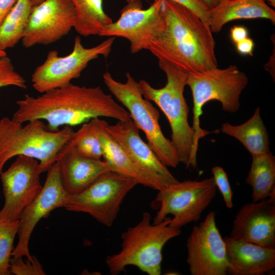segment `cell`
<instances>
[{"label":"cell","mask_w":275,"mask_h":275,"mask_svg":"<svg viewBox=\"0 0 275 275\" xmlns=\"http://www.w3.org/2000/svg\"><path fill=\"white\" fill-rule=\"evenodd\" d=\"M110 135L120 144L138 167L152 181L155 190L160 191L179 181L141 138L132 120L106 123Z\"/></svg>","instance_id":"obj_16"},{"label":"cell","mask_w":275,"mask_h":275,"mask_svg":"<svg viewBox=\"0 0 275 275\" xmlns=\"http://www.w3.org/2000/svg\"><path fill=\"white\" fill-rule=\"evenodd\" d=\"M246 183L252 188V202L267 198L275 190V157L270 151L252 155Z\"/></svg>","instance_id":"obj_23"},{"label":"cell","mask_w":275,"mask_h":275,"mask_svg":"<svg viewBox=\"0 0 275 275\" xmlns=\"http://www.w3.org/2000/svg\"><path fill=\"white\" fill-rule=\"evenodd\" d=\"M115 40L111 37L90 48L85 47L79 36L74 39L73 48L69 54L61 57L56 50L49 51L43 63L32 75L33 88L43 93L65 87L80 76L82 71L92 60L102 56L107 58Z\"/></svg>","instance_id":"obj_10"},{"label":"cell","mask_w":275,"mask_h":275,"mask_svg":"<svg viewBox=\"0 0 275 275\" xmlns=\"http://www.w3.org/2000/svg\"><path fill=\"white\" fill-rule=\"evenodd\" d=\"M207 9H211L216 6L223 0H198Z\"/></svg>","instance_id":"obj_35"},{"label":"cell","mask_w":275,"mask_h":275,"mask_svg":"<svg viewBox=\"0 0 275 275\" xmlns=\"http://www.w3.org/2000/svg\"><path fill=\"white\" fill-rule=\"evenodd\" d=\"M170 220L167 217L157 224L151 223L150 214L144 212L136 225L122 233L120 251L106 257L111 274H119L126 267L134 266L149 275L160 274L163 248L181 232L170 225Z\"/></svg>","instance_id":"obj_3"},{"label":"cell","mask_w":275,"mask_h":275,"mask_svg":"<svg viewBox=\"0 0 275 275\" xmlns=\"http://www.w3.org/2000/svg\"><path fill=\"white\" fill-rule=\"evenodd\" d=\"M188 8L194 12L201 19L208 25L206 20L207 11L208 10L198 0H170ZM209 26V25H208Z\"/></svg>","instance_id":"obj_31"},{"label":"cell","mask_w":275,"mask_h":275,"mask_svg":"<svg viewBox=\"0 0 275 275\" xmlns=\"http://www.w3.org/2000/svg\"><path fill=\"white\" fill-rule=\"evenodd\" d=\"M17 0H0V25Z\"/></svg>","instance_id":"obj_34"},{"label":"cell","mask_w":275,"mask_h":275,"mask_svg":"<svg viewBox=\"0 0 275 275\" xmlns=\"http://www.w3.org/2000/svg\"><path fill=\"white\" fill-rule=\"evenodd\" d=\"M9 270L11 274L15 275H44L43 267L35 256L31 259L22 257H13L10 260Z\"/></svg>","instance_id":"obj_29"},{"label":"cell","mask_w":275,"mask_h":275,"mask_svg":"<svg viewBox=\"0 0 275 275\" xmlns=\"http://www.w3.org/2000/svg\"><path fill=\"white\" fill-rule=\"evenodd\" d=\"M126 81L115 80L109 72L103 74V81L112 94L127 109L130 119L144 133L147 144L167 167L175 168L179 161L176 149L163 134L159 123L160 114L151 101L145 99L138 82L129 72Z\"/></svg>","instance_id":"obj_7"},{"label":"cell","mask_w":275,"mask_h":275,"mask_svg":"<svg viewBox=\"0 0 275 275\" xmlns=\"http://www.w3.org/2000/svg\"><path fill=\"white\" fill-rule=\"evenodd\" d=\"M26 80L16 70L11 60L7 56L0 57V88L12 86L26 88Z\"/></svg>","instance_id":"obj_28"},{"label":"cell","mask_w":275,"mask_h":275,"mask_svg":"<svg viewBox=\"0 0 275 275\" xmlns=\"http://www.w3.org/2000/svg\"><path fill=\"white\" fill-rule=\"evenodd\" d=\"M216 194L213 177L172 184L158 191L155 201L159 208L153 223L157 224L169 215H172L170 225L174 228H181L191 222H197Z\"/></svg>","instance_id":"obj_9"},{"label":"cell","mask_w":275,"mask_h":275,"mask_svg":"<svg viewBox=\"0 0 275 275\" xmlns=\"http://www.w3.org/2000/svg\"><path fill=\"white\" fill-rule=\"evenodd\" d=\"M270 5L273 7H275V0H265Z\"/></svg>","instance_id":"obj_37"},{"label":"cell","mask_w":275,"mask_h":275,"mask_svg":"<svg viewBox=\"0 0 275 275\" xmlns=\"http://www.w3.org/2000/svg\"><path fill=\"white\" fill-rule=\"evenodd\" d=\"M186 246V262L191 275H226L228 272L226 244L217 227L214 211L193 227Z\"/></svg>","instance_id":"obj_12"},{"label":"cell","mask_w":275,"mask_h":275,"mask_svg":"<svg viewBox=\"0 0 275 275\" xmlns=\"http://www.w3.org/2000/svg\"><path fill=\"white\" fill-rule=\"evenodd\" d=\"M229 237L275 249V205L268 198L244 204L233 221Z\"/></svg>","instance_id":"obj_17"},{"label":"cell","mask_w":275,"mask_h":275,"mask_svg":"<svg viewBox=\"0 0 275 275\" xmlns=\"http://www.w3.org/2000/svg\"><path fill=\"white\" fill-rule=\"evenodd\" d=\"M162 26L148 50L187 73L216 68L215 43L209 26L188 8L163 0Z\"/></svg>","instance_id":"obj_2"},{"label":"cell","mask_w":275,"mask_h":275,"mask_svg":"<svg viewBox=\"0 0 275 275\" xmlns=\"http://www.w3.org/2000/svg\"><path fill=\"white\" fill-rule=\"evenodd\" d=\"M163 2L154 0L149 7L144 9L140 0H126L119 19L106 26L99 36L127 39L132 53L148 50L162 26Z\"/></svg>","instance_id":"obj_11"},{"label":"cell","mask_w":275,"mask_h":275,"mask_svg":"<svg viewBox=\"0 0 275 275\" xmlns=\"http://www.w3.org/2000/svg\"><path fill=\"white\" fill-rule=\"evenodd\" d=\"M211 172L216 187L221 193L226 207L229 209L232 208L233 192L227 173L220 166L212 168Z\"/></svg>","instance_id":"obj_30"},{"label":"cell","mask_w":275,"mask_h":275,"mask_svg":"<svg viewBox=\"0 0 275 275\" xmlns=\"http://www.w3.org/2000/svg\"><path fill=\"white\" fill-rule=\"evenodd\" d=\"M158 65L166 74V85L156 89L142 79L138 82L139 88L143 97L155 103L166 116L179 162L191 168L195 131L188 123L189 108L184 96L188 73L161 59Z\"/></svg>","instance_id":"obj_5"},{"label":"cell","mask_w":275,"mask_h":275,"mask_svg":"<svg viewBox=\"0 0 275 275\" xmlns=\"http://www.w3.org/2000/svg\"><path fill=\"white\" fill-rule=\"evenodd\" d=\"M31 0H17L0 25V50L21 40L32 10Z\"/></svg>","instance_id":"obj_25"},{"label":"cell","mask_w":275,"mask_h":275,"mask_svg":"<svg viewBox=\"0 0 275 275\" xmlns=\"http://www.w3.org/2000/svg\"><path fill=\"white\" fill-rule=\"evenodd\" d=\"M137 184L130 177L108 171L81 192L70 195L64 208L88 213L100 223L111 227L126 195Z\"/></svg>","instance_id":"obj_8"},{"label":"cell","mask_w":275,"mask_h":275,"mask_svg":"<svg viewBox=\"0 0 275 275\" xmlns=\"http://www.w3.org/2000/svg\"><path fill=\"white\" fill-rule=\"evenodd\" d=\"M75 20L71 0H44L32 8L22 44L28 48L53 43L68 34Z\"/></svg>","instance_id":"obj_15"},{"label":"cell","mask_w":275,"mask_h":275,"mask_svg":"<svg viewBox=\"0 0 275 275\" xmlns=\"http://www.w3.org/2000/svg\"><path fill=\"white\" fill-rule=\"evenodd\" d=\"M56 161L59 166L63 185L70 195L81 192L101 174L110 171L104 160L86 157L72 148L61 149Z\"/></svg>","instance_id":"obj_18"},{"label":"cell","mask_w":275,"mask_h":275,"mask_svg":"<svg viewBox=\"0 0 275 275\" xmlns=\"http://www.w3.org/2000/svg\"><path fill=\"white\" fill-rule=\"evenodd\" d=\"M19 225V220L4 221L0 219V275L11 274L9 263Z\"/></svg>","instance_id":"obj_27"},{"label":"cell","mask_w":275,"mask_h":275,"mask_svg":"<svg viewBox=\"0 0 275 275\" xmlns=\"http://www.w3.org/2000/svg\"><path fill=\"white\" fill-rule=\"evenodd\" d=\"M7 56V53L5 51L0 50V57Z\"/></svg>","instance_id":"obj_38"},{"label":"cell","mask_w":275,"mask_h":275,"mask_svg":"<svg viewBox=\"0 0 275 275\" xmlns=\"http://www.w3.org/2000/svg\"><path fill=\"white\" fill-rule=\"evenodd\" d=\"M23 123L7 117L0 120V174L9 160L19 155L37 159L42 172L47 171L74 132L68 126L51 131L40 120Z\"/></svg>","instance_id":"obj_4"},{"label":"cell","mask_w":275,"mask_h":275,"mask_svg":"<svg viewBox=\"0 0 275 275\" xmlns=\"http://www.w3.org/2000/svg\"><path fill=\"white\" fill-rule=\"evenodd\" d=\"M16 104L13 119L21 123L45 121L51 131H57L61 126L82 124L96 118H111L121 121L130 119L128 111L100 87H87L70 83L37 97L25 94Z\"/></svg>","instance_id":"obj_1"},{"label":"cell","mask_w":275,"mask_h":275,"mask_svg":"<svg viewBox=\"0 0 275 275\" xmlns=\"http://www.w3.org/2000/svg\"><path fill=\"white\" fill-rule=\"evenodd\" d=\"M237 51L242 55L253 56L255 46L252 39L247 37L235 44Z\"/></svg>","instance_id":"obj_32"},{"label":"cell","mask_w":275,"mask_h":275,"mask_svg":"<svg viewBox=\"0 0 275 275\" xmlns=\"http://www.w3.org/2000/svg\"><path fill=\"white\" fill-rule=\"evenodd\" d=\"M75 9L74 29L80 35H99L104 28L113 22L104 12L102 0H71Z\"/></svg>","instance_id":"obj_24"},{"label":"cell","mask_w":275,"mask_h":275,"mask_svg":"<svg viewBox=\"0 0 275 275\" xmlns=\"http://www.w3.org/2000/svg\"><path fill=\"white\" fill-rule=\"evenodd\" d=\"M70 148L91 158L101 159L102 157V144L95 134L90 121L82 124L78 130L74 131L62 149Z\"/></svg>","instance_id":"obj_26"},{"label":"cell","mask_w":275,"mask_h":275,"mask_svg":"<svg viewBox=\"0 0 275 275\" xmlns=\"http://www.w3.org/2000/svg\"><path fill=\"white\" fill-rule=\"evenodd\" d=\"M228 272L233 275H263L275 268V249L229 236L225 237Z\"/></svg>","instance_id":"obj_19"},{"label":"cell","mask_w":275,"mask_h":275,"mask_svg":"<svg viewBox=\"0 0 275 275\" xmlns=\"http://www.w3.org/2000/svg\"><path fill=\"white\" fill-rule=\"evenodd\" d=\"M221 131L237 140L251 155L270 151L268 133L261 117L259 107L246 122L237 125L226 122L223 124Z\"/></svg>","instance_id":"obj_22"},{"label":"cell","mask_w":275,"mask_h":275,"mask_svg":"<svg viewBox=\"0 0 275 275\" xmlns=\"http://www.w3.org/2000/svg\"><path fill=\"white\" fill-rule=\"evenodd\" d=\"M70 196L63 185L59 166L56 161L47 170V177L41 191L24 209L21 215L17 232L18 241L11 253V256L26 257L27 259H32L29 244L36 225L41 218L46 217L52 210L64 207Z\"/></svg>","instance_id":"obj_14"},{"label":"cell","mask_w":275,"mask_h":275,"mask_svg":"<svg viewBox=\"0 0 275 275\" xmlns=\"http://www.w3.org/2000/svg\"><path fill=\"white\" fill-rule=\"evenodd\" d=\"M249 79L236 65L225 69L217 67L203 72L188 73L186 85L191 91L193 98V121L195 142L191 167H197V154L200 140L210 132L200 126L202 108L208 102L219 101L225 112L234 113L239 109L240 96L248 85Z\"/></svg>","instance_id":"obj_6"},{"label":"cell","mask_w":275,"mask_h":275,"mask_svg":"<svg viewBox=\"0 0 275 275\" xmlns=\"http://www.w3.org/2000/svg\"><path fill=\"white\" fill-rule=\"evenodd\" d=\"M39 162L25 156H16L15 161L0 174L5 197L0 210V219L16 221L24 209L38 196L42 188Z\"/></svg>","instance_id":"obj_13"},{"label":"cell","mask_w":275,"mask_h":275,"mask_svg":"<svg viewBox=\"0 0 275 275\" xmlns=\"http://www.w3.org/2000/svg\"><path fill=\"white\" fill-rule=\"evenodd\" d=\"M44 0H31V4L32 6V7H35L42 2H43Z\"/></svg>","instance_id":"obj_36"},{"label":"cell","mask_w":275,"mask_h":275,"mask_svg":"<svg viewBox=\"0 0 275 275\" xmlns=\"http://www.w3.org/2000/svg\"><path fill=\"white\" fill-rule=\"evenodd\" d=\"M256 18L267 19L274 24L275 12L265 0H223L206 14L207 24L214 33L232 20Z\"/></svg>","instance_id":"obj_20"},{"label":"cell","mask_w":275,"mask_h":275,"mask_svg":"<svg viewBox=\"0 0 275 275\" xmlns=\"http://www.w3.org/2000/svg\"><path fill=\"white\" fill-rule=\"evenodd\" d=\"M93 129L101 143L103 160L110 171L134 179L138 184L155 189L152 181L138 167L120 144L108 132L106 121L96 118L90 120Z\"/></svg>","instance_id":"obj_21"},{"label":"cell","mask_w":275,"mask_h":275,"mask_svg":"<svg viewBox=\"0 0 275 275\" xmlns=\"http://www.w3.org/2000/svg\"><path fill=\"white\" fill-rule=\"evenodd\" d=\"M248 30L243 26L235 25L230 30V37L235 44L248 37Z\"/></svg>","instance_id":"obj_33"}]
</instances>
